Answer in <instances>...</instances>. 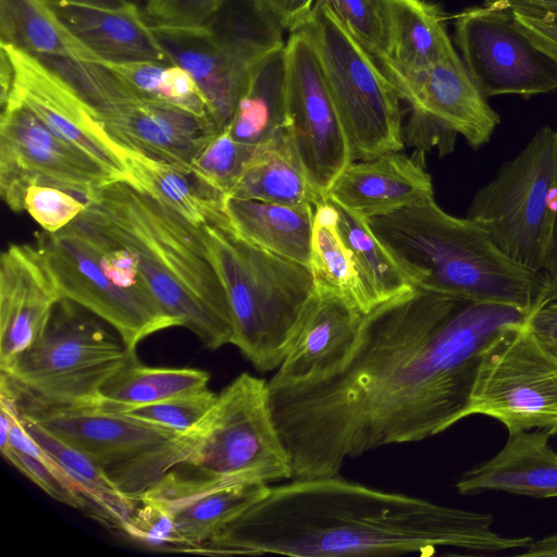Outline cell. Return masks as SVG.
<instances>
[{"label": "cell", "mask_w": 557, "mask_h": 557, "mask_svg": "<svg viewBox=\"0 0 557 557\" xmlns=\"http://www.w3.org/2000/svg\"><path fill=\"white\" fill-rule=\"evenodd\" d=\"M530 315L418 287L374 306L339 369L269 384L293 479L337 475L349 458L423 441L467 418L484 351Z\"/></svg>", "instance_id": "obj_1"}, {"label": "cell", "mask_w": 557, "mask_h": 557, "mask_svg": "<svg viewBox=\"0 0 557 557\" xmlns=\"http://www.w3.org/2000/svg\"><path fill=\"white\" fill-rule=\"evenodd\" d=\"M491 513L373 488L337 475L292 479L219 531L197 553L290 557L433 555L438 548L497 553L531 536H504Z\"/></svg>", "instance_id": "obj_2"}, {"label": "cell", "mask_w": 557, "mask_h": 557, "mask_svg": "<svg viewBox=\"0 0 557 557\" xmlns=\"http://www.w3.org/2000/svg\"><path fill=\"white\" fill-rule=\"evenodd\" d=\"M126 247L161 306L209 349L232 344L227 296L202 226L133 182L113 181L83 212Z\"/></svg>", "instance_id": "obj_3"}, {"label": "cell", "mask_w": 557, "mask_h": 557, "mask_svg": "<svg viewBox=\"0 0 557 557\" xmlns=\"http://www.w3.org/2000/svg\"><path fill=\"white\" fill-rule=\"evenodd\" d=\"M368 221L413 287L529 311L546 301L542 273L510 259L475 222L445 212L434 196Z\"/></svg>", "instance_id": "obj_4"}, {"label": "cell", "mask_w": 557, "mask_h": 557, "mask_svg": "<svg viewBox=\"0 0 557 557\" xmlns=\"http://www.w3.org/2000/svg\"><path fill=\"white\" fill-rule=\"evenodd\" d=\"M202 230L227 296L232 344L258 371L276 370L314 292L310 268L244 239L225 213Z\"/></svg>", "instance_id": "obj_5"}, {"label": "cell", "mask_w": 557, "mask_h": 557, "mask_svg": "<svg viewBox=\"0 0 557 557\" xmlns=\"http://www.w3.org/2000/svg\"><path fill=\"white\" fill-rule=\"evenodd\" d=\"M36 245L62 296L110 324L133 355L146 337L181 326L152 294L133 252L84 213L57 233H41Z\"/></svg>", "instance_id": "obj_6"}, {"label": "cell", "mask_w": 557, "mask_h": 557, "mask_svg": "<svg viewBox=\"0 0 557 557\" xmlns=\"http://www.w3.org/2000/svg\"><path fill=\"white\" fill-rule=\"evenodd\" d=\"M182 465L220 484L292 480L290 459L272 414L269 382L243 372L226 385L205 419L160 455L163 474Z\"/></svg>", "instance_id": "obj_7"}, {"label": "cell", "mask_w": 557, "mask_h": 557, "mask_svg": "<svg viewBox=\"0 0 557 557\" xmlns=\"http://www.w3.org/2000/svg\"><path fill=\"white\" fill-rule=\"evenodd\" d=\"M134 359L110 324L63 297L40 337L1 371V381L44 405L97 406L104 383Z\"/></svg>", "instance_id": "obj_8"}, {"label": "cell", "mask_w": 557, "mask_h": 557, "mask_svg": "<svg viewBox=\"0 0 557 557\" xmlns=\"http://www.w3.org/2000/svg\"><path fill=\"white\" fill-rule=\"evenodd\" d=\"M295 30L304 33L315 49L351 162L400 151L405 146L400 99L377 61L327 0H317Z\"/></svg>", "instance_id": "obj_9"}, {"label": "cell", "mask_w": 557, "mask_h": 557, "mask_svg": "<svg viewBox=\"0 0 557 557\" xmlns=\"http://www.w3.org/2000/svg\"><path fill=\"white\" fill-rule=\"evenodd\" d=\"M152 27L172 64L199 85L220 131L230 124L259 61L285 45L284 28L260 0H226L201 26Z\"/></svg>", "instance_id": "obj_10"}, {"label": "cell", "mask_w": 557, "mask_h": 557, "mask_svg": "<svg viewBox=\"0 0 557 557\" xmlns=\"http://www.w3.org/2000/svg\"><path fill=\"white\" fill-rule=\"evenodd\" d=\"M467 218L510 259L542 273L557 219V132L537 131L476 191Z\"/></svg>", "instance_id": "obj_11"}, {"label": "cell", "mask_w": 557, "mask_h": 557, "mask_svg": "<svg viewBox=\"0 0 557 557\" xmlns=\"http://www.w3.org/2000/svg\"><path fill=\"white\" fill-rule=\"evenodd\" d=\"M528 321L508 329L484 351L467 418L487 416L508 434L540 429L555 435L557 358L536 341Z\"/></svg>", "instance_id": "obj_12"}, {"label": "cell", "mask_w": 557, "mask_h": 557, "mask_svg": "<svg viewBox=\"0 0 557 557\" xmlns=\"http://www.w3.org/2000/svg\"><path fill=\"white\" fill-rule=\"evenodd\" d=\"M1 107L0 195L12 211H24L25 194L34 184L65 189L89 201L115 181L22 103L8 99Z\"/></svg>", "instance_id": "obj_13"}, {"label": "cell", "mask_w": 557, "mask_h": 557, "mask_svg": "<svg viewBox=\"0 0 557 557\" xmlns=\"http://www.w3.org/2000/svg\"><path fill=\"white\" fill-rule=\"evenodd\" d=\"M285 49V131L309 181L326 195L351 162L348 141L310 39L290 32Z\"/></svg>", "instance_id": "obj_14"}, {"label": "cell", "mask_w": 557, "mask_h": 557, "mask_svg": "<svg viewBox=\"0 0 557 557\" xmlns=\"http://www.w3.org/2000/svg\"><path fill=\"white\" fill-rule=\"evenodd\" d=\"M455 35L466 67L486 97L557 88V61L517 28L510 13L485 5L466 10L456 18Z\"/></svg>", "instance_id": "obj_15"}, {"label": "cell", "mask_w": 557, "mask_h": 557, "mask_svg": "<svg viewBox=\"0 0 557 557\" xmlns=\"http://www.w3.org/2000/svg\"><path fill=\"white\" fill-rule=\"evenodd\" d=\"M12 394L24 417L92 458L121 493L152 456L180 436L97 406H48Z\"/></svg>", "instance_id": "obj_16"}, {"label": "cell", "mask_w": 557, "mask_h": 557, "mask_svg": "<svg viewBox=\"0 0 557 557\" xmlns=\"http://www.w3.org/2000/svg\"><path fill=\"white\" fill-rule=\"evenodd\" d=\"M0 47L12 69L11 88L4 102L13 99L22 103L51 132L94 159L115 181H131L125 150L106 134L76 89L37 57L13 45L0 42Z\"/></svg>", "instance_id": "obj_17"}, {"label": "cell", "mask_w": 557, "mask_h": 557, "mask_svg": "<svg viewBox=\"0 0 557 557\" xmlns=\"http://www.w3.org/2000/svg\"><path fill=\"white\" fill-rule=\"evenodd\" d=\"M400 100L473 148L488 143L499 123L487 97L473 81L463 60L450 57L430 66L404 71L377 62Z\"/></svg>", "instance_id": "obj_18"}, {"label": "cell", "mask_w": 557, "mask_h": 557, "mask_svg": "<svg viewBox=\"0 0 557 557\" xmlns=\"http://www.w3.org/2000/svg\"><path fill=\"white\" fill-rule=\"evenodd\" d=\"M94 117L125 151L186 168L221 132L210 120L134 92L98 110Z\"/></svg>", "instance_id": "obj_19"}, {"label": "cell", "mask_w": 557, "mask_h": 557, "mask_svg": "<svg viewBox=\"0 0 557 557\" xmlns=\"http://www.w3.org/2000/svg\"><path fill=\"white\" fill-rule=\"evenodd\" d=\"M63 298L36 244H11L0 258V369L7 370L42 334Z\"/></svg>", "instance_id": "obj_20"}, {"label": "cell", "mask_w": 557, "mask_h": 557, "mask_svg": "<svg viewBox=\"0 0 557 557\" xmlns=\"http://www.w3.org/2000/svg\"><path fill=\"white\" fill-rule=\"evenodd\" d=\"M269 487L264 483L220 484L172 469L140 497L161 506L174 522L183 550L195 552L262 498Z\"/></svg>", "instance_id": "obj_21"}, {"label": "cell", "mask_w": 557, "mask_h": 557, "mask_svg": "<svg viewBox=\"0 0 557 557\" xmlns=\"http://www.w3.org/2000/svg\"><path fill=\"white\" fill-rule=\"evenodd\" d=\"M363 315L343 298L314 289L269 384L302 383L339 369L356 346Z\"/></svg>", "instance_id": "obj_22"}, {"label": "cell", "mask_w": 557, "mask_h": 557, "mask_svg": "<svg viewBox=\"0 0 557 557\" xmlns=\"http://www.w3.org/2000/svg\"><path fill=\"white\" fill-rule=\"evenodd\" d=\"M326 196L354 214L370 220L411 207L434 196L423 152H388L354 161L338 174Z\"/></svg>", "instance_id": "obj_23"}, {"label": "cell", "mask_w": 557, "mask_h": 557, "mask_svg": "<svg viewBox=\"0 0 557 557\" xmlns=\"http://www.w3.org/2000/svg\"><path fill=\"white\" fill-rule=\"evenodd\" d=\"M46 1L66 27L103 60L172 64L166 49L138 4Z\"/></svg>", "instance_id": "obj_24"}, {"label": "cell", "mask_w": 557, "mask_h": 557, "mask_svg": "<svg viewBox=\"0 0 557 557\" xmlns=\"http://www.w3.org/2000/svg\"><path fill=\"white\" fill-rule=\"evenodd\" d=\"M546 430L508 434L504 447L491 459L465 471L456 483L461 495L488 491L536 498L557 497V453Z\"/></svg>", "instance_id": "obj_25"}, {"label": "cell", "mask_w": 557, "mask_h": 557, "mask_svg": "<svg viewBox=\"0 0 557 557\" xmlns=\"http://www.w3.org/2000/svg\"><path fill=\"white\" fill-rule=\"evenodd\" d=\"M223 210L244 239L309 267L314 206H286L226 196Z\"/></svg>", "instance_id": "obj_26"}, {"label": "cell", "mask_w": 557, "mask_h": 557, "mask_svg": "<svg viewBox=\"0 0 557 557\" xmlns=\"http://www.w3.org/2000/svg\"><path fill=\"white\" fill-rule=\"evenodd\" d=\"M227 196L286 206H314L325 195L309 181L284 129L257 146Z\"/></svg>", "instance_id": "obj_27"}, {"label": "cell", "mask_w": 557, "mask_h": 557, "mask_svg": "<svg viewBox=\"0 0 557 557\" xmlns=\"http://www.w3.org/2000/svg\"><path fill=\"white\" fill-rule=\"evenodd\" d=\"M387 21V62L414 71L457 54L441 10L425 0H383Z\"/></svg>", "instance_id": "obj_28"}, {"label": "cell", "mask_w": 557, "mask_h": 557, "mask_svg": "<svg viewBox=\"0 0 557 557\" xmlns=\"http://www.w3.org/2000/svg\"><path fill=\"white\" fill-rule=\"evenodd\" d=\"M131 182L174 209L198 226L215 222L224 215L227 195L196 173L139 153L125 151Z\"/></svg>", "instance_id": "obj_29"}, {"label": "cell", "mask_w": 557, "mask_h": 557, "mask_svg": "<svg viewBox=\"0 0 557 557\" xmlns=\"http://www.w3.org/2000/svg\"><path fill=\"white\" fill-rule=\"evenodd\" d=\"M0 42L41 60L103 61L66 27L46 0H0Z\"/></svg>", "instance_id": "obj_30"}, {"label": "cell", "mask_w": 557, "mask_h": 557, "mask_svg": "<svg viewBox=\"0 0 557 557\" xmlns=\"http://www.w3.org/2000/svg\"><path fill=\"white\" fill-rule=\"evenodd\" d=\"M21 419L38 445L75 485L86 502L85 511L107 527L122 531L137 500L121 493L106 470L88 455L22 413Z\"/></svg>", "instance_id": "obj_31"}, {"label": "cell", "mask_w": 557, "mask_h": 557, "mask_svg": "<svg viewBox=\"0 0 557 557\" xmlns=\"http://www.w3.org/2000/svg\"><path fill=\"white\" fill-rule=\"evenodd\" d=\"M286 81L284 45L269 52L256 65L235 113L224 129L234 139L253 146L264 144L284 131Z\"/></svg>", "instance_id": "obj_32"}, {"label": "cell", "mask_w": 557, "mask_h": 557, "mask_svg": "<svg viewBox=\"0 0 557 557\" xmlns=\"http://www.w3.org/2000/svg\"><path fill=\"white\" fill-rule=\"evenodd\" d=\"M309 268L314 289L334 294L363 313L373 308L352 255L339 232L337 210L326 195L314 205Z\"/></svg>", "instance_id": "obj_33"}, {"label": "cell", "mask_w": 557, "mask_h": 557, "mask_svg": "<svg viewBox=\"0 0 557 557\" xmlns=\"http://www.w3.org/2000/svg\"><path fill=\"white\" fill-rule=\"evenodd\" d=\"M209 381L210 375L203 370L149 367L134 359L104 383L97 407L121 412L207 389Z\"/></svg>", "instance_id": "obj_34"}, {"label": "cell", "mask_w": 557, "mask_h": 557, "mask_svg": "<svg viewBox=\"0 0 557 557\" xmlns=\"http://www.w3.org/2000/svg\"><path fill=\"white\" fill-rule=\"evenodd\" d=\"M100 65L138 97L183 109L214 123L199 85L184 67L154 61L103 60Z\"/></svg>", "instance_id": "obj_35"}, {"label": "cell", "mask_w": 557, "mask_h": 557, "mask_svg": "<svg viewBox=\"0 0 557 557\" xmlns=\"http://www.w3.org/2000/svg\"><path fill=\"white\" fill-rule=\"evenodd\" d=\"M332 202L338 213L339 232L352 255L373 307L413 287L374 235L369 221Z\"/></svg>", "instance_id": "obj_36"}, {"label": "cell", "mask_w": 557, "mask_h": 557, "mask_svg": "<svg viewBox=\"0 0 557 557\" xmlns=\"http://www.w3.org/2000/svg\"><path fill=\"white\" fill-rule=\"evenodd\" d=\"M256 149L257 146L238 141L223 129L201 149L191 168L215 188L228 195Z\"/></svg>", "instance_id": "obj_37"}, {"label": "cell", "mask_w": 557, "mask_h": 557, "mask_svg": "<svg viewBox=\"0 0 557 557\" xmlns=\"http://www.w3.org/2000/svg\"><path fill=\"white\" fill-rule=\"evenodd\" d=\"M218 394L209 388L154 404L125 409L121 412L178 435L194 430L212 409Z\"/></svg>", "instance_id": "obj_38"}, {"label": "cell", "mask_w": 557, "mask_h": 557, "mask_svg": "<svg viewBox=\"0 0 557 557\" xmlns=\"http://www.w3.org/2000/svg\"><path fill=\"white\" fill-rule=\"evenodd\" d=\"M352 36L377 61L387 55V21L383 0H327Z\"/></svg>", "instance_id": "obj_39"}, {"label": "cell", "mask_w": 557, "mask_h": 557, "mask_svg": "<svg viewBox=\"0 0 557 557\" xmlns=\"http://www.w3.org/2000/svg\"><path fill=\"white\" fill-rule=\"evenodd\" d=\"M87 207V199L48 185H30L24 198V211L47 233H57L66 227Z\"/></svg>", "instance_id": "obj_40"}, {"label": "cell", "mask_w": 557, "mask_h": 557, "mask_svg": "<svg viewBox=\"0 0 557 557\" xmlns=\"http://www.w3.org/2000/svg\"><path fill=\"white\" fill-rule=\"evenodd\" d=\"M121 532L151 548H183L171 516L146 497L137 500Z\"/></svg>", "instance_id": "obj_41"}, {"label": "cell", "mask_w": 557, "mask_h": 557, "mask_svg": "<svg viewBox=\"0 0 557 557\" xmlns=\"http://www.w3.org/2000/svg\"><path fill=\"white\" fill-rule=\"evenodd\" d=\"M1 455L53 499L73 508L86 510L85 499L61 470L13 448L1 453Z\"/></svg>", "instance_id": "obj_42"}, {"label": "cell", "mask_w": 557, "mask_h": 557, "mask_svg": "<svg viewBox=\"0 0 557 557\" xmlns=\"http://www.w3.org/2000/svg\"><path fill=\"white\" fill-rule=\"evenodd\" d=\"M226 0H145L143 11L152 26L196 27L206 24Z\"/></svg>", "instance_id": "obj_43"}, {"label": "cell", "mask_w": 557, "mask_h": 557, "mask_svg": "<svg viewBox=\"0 0 557 557\" xmlns=\"http://www.w3.org/2000/svg\"><path fill=\"white\" fill-rule=\"evenodd\" d=\"M511 14L517 28L537 48L557 61V15Z\"/></svg>", "instance_id": "obj_44"}, {"label": "cell", "mask_w": 557, "mask_h": 557, "mask_svg": "<svg viewBox=\"0 0 557 557\" xmlns=\"http://www.w3.org/2000/svg\"><path fill=\"white\" fill-rule=\"evenodd\" d=\"M528 324L541 346L557 358V299L537 307L531 313Z\"/></svg>", "instance_id": "obj_45"}, {"label": "cell", "mask_w": 557, "mask_h": 557, "mask_svg": "<svg viewBox=\"0 0 557 557\" xmlns=\"http://www.w3.org/2000/svg\"><path fill=\"white\" fill-rule=\"evenodd\" d=\"M280 25L289 33L310 14L317 0H260Z\"/></svg>", "instance_id": "obj_46"}, {"label": "cell", "mask_w": 557, "mask_h": 557, "mask_svg": "<svg viewBox=\"0 0 557 557\" xmlns=\"http://www.w3.org/2000/svg\"><path fill=\"white\" fill-rule=\"evenodd\" d=\"M484 5L506 12L525 15H557V0H485Z\"/></svg>", "instance_id": "obj_47"}, {"label": "cell", "mask_w": 557, "mask_h": 557, "mask_svg": "<svg viewBox=\"0 0 557 557\" xmlns=\"http://www.w3.org/2000/svg\"><path fill=\"white\" fill-rule=\"evenodd\" d=\"M542 274L547 285L546 301L557 299V219Z\"/></svg>", "instance_id": "obj_48"}, {"label": "cell", "mask_w": 557, "mask_h": 557, "mask_svg": "<svg viewBox=\"0 0 557 557\" xmlns=\"http://www.w3.org/2000/svg\"><path fill=\"white\" fill-rule=\"evenodd\" d=\"M524 549L525 550L518 554V556L557 557V534L545 536L541 540H532Z\"/></svg>", "instance_id": "obj_49"}, {"label": "cell", "mask_w": 557, "mask_h": 557, "mask_svg": "<svg viewBox=\"0 0 557 557\" xmlns=\"http://www.w3.org/2000/svg\"><path fill=\"white\" fill-rule=\"evenodd\" d=\"M74 1H82V2H90L101 5H120L126 2H122L121 0H74Z\"/></svg>", "instance_id": "obj_50"}, {"label": "cell", "mask_w": 557, "mask_h": 557, "mask_svg": "<svg viewBox=\"0 0 557 557\" xmlns=\"http://www.w3.org/2000/svg\"><path fill=\"white\" fill-rule=\"evenodd\" d=\"M122 2H134L138 4L141 9L144 8L145 0H121Z\"/></svg>", "instance_id": "obj_51"}]
</instances>
